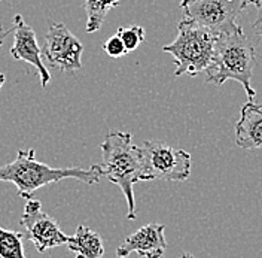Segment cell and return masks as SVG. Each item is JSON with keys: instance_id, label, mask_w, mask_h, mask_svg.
I'll return each instance as SVG.
<instances>
[{"instance_id": "cell-1", "label": "cell", "mask_w": 262, "mask_h": 258, "mask_svg": "<svg viewBox=\"0 0 262 258\" xmlns=\"http://www.w3.org/2000/svg\"><path fill=\"white\" fill-rule=\"evenodd\" d=\"M103 177L101 166L94 164L91 169L81 167H51L34 157V149H19L15 160L0 167V182H12L21 199L30 200L36 191L49 184L63 179H76L93 185Z\"/></svg>"}, {"instance_id": "cell-2", "label": "cell", "mask_w": 262, "mask_h": 258, "mask_svg": "<svg viewBox=\"0 0 262 258\" xmlns=\"http://www.w3.org/2000/svg\"><path fill=\"white\" fill-rule=\"evenodd\" d=\"M256 66L255 45L243 30L231 34L216 36L212 65L206 70V81L222 85L227 81H237L243 85L249 100L256 91L252 87V75Z\"/></svg>"}, {"instance_id": "cell-3", "label": "cell", "mask_w": 262, "mask_h": 258, "mask_svg": "<svg viewBox=\"0 0 262 258\" xmlns=\"http://www.w3.org/2000/svg\"><path fill=\"white\" fill-rule=\"evenodd\" d=\"M101 148V172L112 184H116L127 200V220H136L134 184L140 176L139 146L133 144V134L128 131L111 130L106 133Z\"/></svg>"}, {"instance_id": "cell-4", "label": "cell", "mask_w": 262, "mask_h": 258, "mask_svg": "<svg viewBox=\"0 0 262 258\" xmlns=\"http://www.w3.org/2000/svg\"><path fill=\"white\" fill-rule=\"evenodd\" d=\"M214 45L216 36L213 33L185 18L178 26L176 39L163 47V51L171 54L174 58V76H196L212 65Z\"/></svg>"}, {"instance_id": "cell-5", "label": "cell", "mask_w": 262, "mask_h": 258, "mask_svg": "<svg viewBox=\"0 0 262 258\" xmlns=\"http://www.w3.org/2000/svg\"><path fill=\"white\" fill-rule=\"evenodd\" d=\"M139 181H186L191 175V154L158 141L139 146Z\"/></svg>"}, {"instance_id": "cell-6", "label": "cell", "mask_w": 262, "mask_h": 258, "mask_svg": "<svg viewBox=\"0 0 262 258\" xmlns=\"http://www.w3.org/2000/svg\"><path fill=\"white\" fill-rule=\"evenodd\" d=\"M256 0H194L183 6L185 18L194 21L214 36L237 33L242 29L237 18Z\"/></svg>"}, {"instance_id": "cell-7", "label": "cell", "mask_w": 262, "mask_h": 258, "mask_svg": "<svg viewBox=\"0 0 262 258\" xmlns=\"http://www.w3.org/2000/svg\"><path fill=\"white\" fill-rule=\"evenodd\" d=\"M19 224L26 230L24 237H27L39 252H47L51 248L67 245L70 239V236L63 233L58 223L42 209V203L34 199L27 200Z\"/></svg>"}, {"instance_id": "cell-8", "label": "cell", "mask_w": 262, "mask_h": 258, "mask_svg": "<svg viewBox=\"0 0 262 258\" xmlns=\"http://www.w3.org/2000/svg\"><path fill=\"white\" fill-rule=\"evenodd\" d=\"M40 49L51 69L61 72H75L82 69L83 45L63 23L51 24Z\"/></svg>"}, {"instance_id": "cell-9", "label": "cell", "mask_w": 262, "mask_h": 258, "mask_svg": "<svg viewBox=\"0 0 262 258\" xmlns=\"http://www.w3.org/2000/svg\"><path fill=\"white\" fill-rule=\"evenodd\" d=\"M14 45L11 48V55L15 60H23L29 65L34 66L40 76V84L45 88L51 81L47 66L43 65L42 60V49L37 44L36 33L26 21L23 19L21 15H15L14 18Z\"/></svg>"}, {"instance_id": "cell-10", "label": "cell", "mask_w": 262, "mask_h": 258, "mask_svg": "<svg viewBox=\"0 0 262 258\" xmlns=\"http://www.w3.org/2000/svg\"><path fill=\"white\" fill-rule=\"evenodd\" d=\"M164 230L165 226L157 223L140 227L119 245L116 255L119 258H127L131 252H136L145 258H163L167 249Z\"/></svg>"}, {"instance_id": "cell-11", "label": "cell", "mask_w": 262, "mask_h": 258, "mask_svg": "<svg viewBox=\"0 0 262 258\" xmlns=\"http://www.w3.org/2000/svg\"><path fill=\"white\" fill-rule=\"evenodd\" d=\"M235 144L242 149L262 148V106L253 100L243 105L240 118L235 123Z\"/></svg>"}, {"instance_id": "cell-12", "label": "cell", "mask_w": 262, "mask_h": 258, "mask_svg": "<svg viewBox=\"0 0 262 258\" xmlns=\"http://www.w3.org/2000/svg\"><path fill=\"white\" fill-rule=\"evenodd\" d=\"M67 246L76 258H103L104 246L100 234L86 226H79L76 233L70 236Z\"/></svg>"}, {"instance_id": "cell-13", "label": "cell", "mask_w": 262, "mask_h": 258, "mask_svg": "<svg viewBox=\"0 0 262 258\" xmlns=\"http://www.w3.org/2000/svg\"><path fill=\"white\" fill-rule=\"evenodd\" d=\"M119 5V0H83L86 12V33H96L101 29L107 14Z\"/></svg>"}, {"instance_id": "cell-14", "label": "cell", "mask_w": 262, "mask_h": 258, "mask_svg": "<svg viewBox=\"0 0 262 258\" xmlns=\"http://www.w3.org/2000/svg\"><path fill=\"white\" fill-rule=\"evenodd\" d=\"M0 258H26L23 233L0 227Z\"/></svg>"}, {"instance_id": "cell-15", "label": "cell", "mask_w": 262, "mask_h": 258, "mask_svg": "<svg viewBox=\"0 0 262 258\" xmlns=\"http://www.w3.org/2000/svg\"><path fill=\"white\" fill-rule=\"evenodd\" d=\"M116 34L121 37L127 52L136 51L139 45L145 42V29L142 26H131V27H119Z\"/></svg>"}, {"instance_id": "cell-16", "label": "cell", "mask_w": 262, "mask_h": 258, "mask_svg": "<svg viewBox=\"0 0 262 258\" xmlns=\"http://www.w3.org/2000/svg\"><path fill=\"white\" fill-rule=\"evenodd\" d=\"M103 49H104L106 54H107L109 57H112V58H119V57L128 54L125 47H124V44H122V41H121V37H119L118 34L111 36V37L103 44Z\"/></svg>"}, {"instance_id": "cell-17", "label": "cell", "mask_w": 262, "mask_h": 258, "mask_svg": "<svg viewBox=\"0 0 262 258\" xmlns=\"http://www.w3.org/2000/svg\"><path fill=\"white\" fill-rule=\"evenodd\" d=\"M255 5L258 8V15L253 21V32H255V36L262 39V0H256Z\"/></svg>"}, {"instance_id": "cell-18", "label": "cell", "mask_w": 262, "mask_h": 258, "mask_svg": "<svg viewBox=\"0 0 262 258\" xmlns=\"http://www.w3.org/2000/svg\"><path fill=\"white\" fill-rule=\"evenodd\" d=\"M8 33H11V30L3 29V27H2V24H0V47L3 45V41H5V37L8 36Z\"/></svg>"}, {"instance_id": "cell-19", "label": "cell", "mask_w": 262, "mask_h": 258, "mask_svg": "<svg viewBox=\"0 0 262 258\" xmlns=\"http://www.w3.org/2000/svg\"><path fill=\"white\" fill-rule=\"evenodd\" d=\"M5 81H6V76H5L3 73H0V90H2V87H3Z\"/></svg>"}, {"instance_id": "cell-20", "label": "cell", "mask_w": 262, "mask_h": 258, "mask_svg": "<svg viewBox=\"0 0 262 258\" xmlns=\"http://www.w3.org/2000/svg\"><path fill=\"white\" fill-rule=\"evenodd\" d=\"M191 2H194V0H182V2H180V8L186 6V5H188V3H191Z\"/></svg>"}, {"instance_id": "cell-21", "label": "cell", "mask_w": 262, "mask_h": 258, "mask_svg": "<svg viewBox=\"0 0 262 258\" xmlns=\"http://www.w3.org/2000/svg\"><path fill=\"white\" fill-rule=\"evenodd\" d=\"M180 258H195L192 254H188V252H185V254H182L180 255Z\"/></svg>"}]
</instances>
